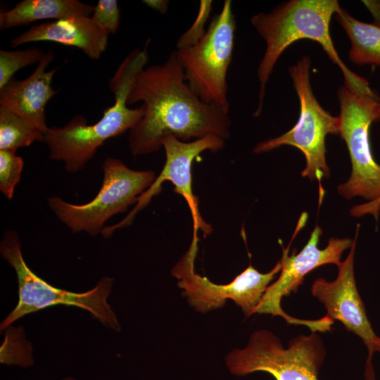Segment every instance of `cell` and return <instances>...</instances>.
Wrapping results in <instances>:
<instances>
[{"label":"cell","mask_w":380,"mask_h":380,"mask_svg":"<svg viewBox=\"0 0 380 380\" xmlns=\"http://www.w3.org/2000/svg\"><path fill=\"white\" fill-rule=\"evenodd\" d=\"M137 102H142L144 115L129 131L134 156L158 151L168 136L183 141L208 135L227 140L230 136L229 114L193 93L175 51L164 63L144 68L137 75L127 103Z\"/></svg>","instance_id":"1"},{"label":"cell","mask_w":380,"mask_h":380,"mask_svg":"<svg viewBox=\"0 0 380 380\" xmlns=\"http://www.w3.org/2000/svg\"><path fill=\"white\" fill-rule=\"evenodd\" d=\"M340 8L336 0H291L269 13H259L251 17L252 25L266 44L257 69L260 91L255 115L262 110L266 84L279 58L291 44L302 39H311L322 46L341 69L345 87L358 91L370 89L367 80L351 71L343 62L331 39L330 21Z\"/></svg>","instance_id":"2"},{"label":"cell","mask_w":380,"mask_h":380,"mask_svg":"<svg viewBox=\"0 0 380 380\" xmlns=\"http://www.w3.org/2000/svg\"><path fill=\"white\" fill-rule=\"evenodd\" d=\"M146 46L134 49L122 61L109 82L114 103L103 111L101 118L89 125L82 115H75L62 127H50L42 142L49 157L62 161L69 173L83 170L106 141L130 130L141 120L144 108H129L127 101L137 75L148 61Z\"/></svg>","instance_id":"3"},{"label":"cell","mask_w":380,"mask_h":380,"mask_svg":"<svg viewBox=\"0 0 380 380\" xmlns=\"http://www.w3.org/2000/svg\"><path fill=\"white\" fill-rule=\"evenodd\" d=\"M340 114V136L345 141L352 165L349 179L337 187L346 199L360 196L367 201L350 210L353 216L380 213V165L373 156L369 129L376 122L380 98L371 89L353 91L341 87L337 92Z\"/></svg>","instance_id":"4"},{"label":"cell","mask_w":380,"mask_h":380,"mask_svg":"<svg viewBox=\"0 0 380 380\" xmlns=\"http://www.w3.org/2000/svg\"><path fill=\"white\" fill-rule=\"evenodd\" d=\"M0 252L2 258L14 269L18 285V302L1 323V331L27 315L56 305L80 308L105 327L116 331L120 330L117 317L107 302L113 279L103 277L93 289L83 293L56 288L39 277L27 265L22 254L19 235L13 230L4 233Z\"/></svg>","instance_id":"5"},{"label":"cell","mask_w":380,"mask_h":380,"mask_svg":"<svg viewBox=\"0 0 380 380\" xmlns=\"http://www.w3.org/2000/svg\"><path fill=\"white\" fill-rule=\"evenodd\" d=\"M310 68V57L305 56L289 69L300 101V115L296 124L281 136L258 143L253 151L261 153L284 145L299 149L306 161L301 175L318 182L320 203L324 194L322 179L329 178L330 174L326 159L325 139L328 134L340 135V121L338 117L325 110L314 96Z\"/></svg>","instance_id":"6"},{"label":"cell","mask_w":380,"mask_h":380,"mask_svg":"<svg viewBox=\"0 0 380 380\" xmlns=\"http://www.w3.org/2000/svg\"><path fill=\"white\" fill-rule=\"evenodd\" d=\"M103 182L96 196L78 205L54 196L47 203L56 217L73 233L91 236L101 234L105 223L113 215L125 213L154 182L153 170H134L120 159L108 157L102 165Z\"/></svg>","instance_id":"7"},{"label":"cell","mask_w":380,"mask_h":380,"mask_svg":"<svg viewBox=\"0 0 380 380\" xmlns=\"http://www.w3.org/2000/svg\"><path fill=\"white\" fill-rule=\"evenodd\" d=\"M236 27L232 1L225 0L204 37L191 47L175 51L193 93L227 114L230 102L227 75L234 49Z\"/></svg>","instance_id":"8"},{"label":"cell","mask_w":380,"mask_h":380,"mask_svg":"<svg viewBox=\"0 0 380 380\" xmlns=\"http://www.w3.org/2000/svg\"><path fill=\"white\" fill-rule=\"evenodd\" d=\"M324 357L322 340L314 332L293 338L286 348L271 331L262 329L251 335L244 348L231 351L225 363L236 376L263 372L276 380H318Z\"/></svg>","instance_id":"9"},{"label":"cell","mask_w":380,"mask_h":380,"mask_svg":"<svg viewBox=\"0 0 380 380\" xmlns=\"http://www.w3.org/2000/svg\"><path fill=\"white\" fill-rule=\"evenodd\" d=\"M198 241L197 233H193L188 251L172 270L189 303L196 310L205 313L222 308L227 299H231L246 316L253 315L269 284L281 271L280 260L267 273H260L249 265L229 284H215L195 272Z\"/></svg>","instance_id":"10"},{"label":"cell","mask_w":380,"mask_h":380,"mask_svg":"<svg viewBox=\"0 0 380 380\" xmlns=\"http://www.w3.org/2000/svg\"><path fill=\"white\" fill-rule=\"evenodd\" d=\"M322 234L321 227L317 224L310 234V236L303 248L298 253L289 255L290 244L286 248H283L280 259L281 269L278 279L268 286L260 303L253 314H271L283 317L288 323L307 326L312 332L317 331H329L332 321L327 316L320 319L303 320L287 315L281 307V298L296 292L303 284L305 277L315 268L327 264L338 266L343 251L350 248L353 240L348 238H331L327 246L318 248L319 238Z\"/></svg>","instance_id":"11"},{"label":"cell","mask_w":380,"mask_h":380,"mask_svg":"<svg viewBox=\"0 0 380 380\" xmlns=\"http://www.w3.org/2000/svg\"><path fill=\"white\" fill-rule=\"evenodd\" d=\"M225 141L215 135H208L191 141H183L172 136L165 137L162 147L165 149L166 159L160 175L139 197L137 204L125 218L115 224L104 227L101 232L103 236L110 238L115 230L131 224L136 215L162 191V184L165 181L171 182L175 186V192L186 201L192 216L193 233H197V230L201 229L205 236L209 235L212 232V227L201 217L198 198L192 192L191 165L202 152H217L222 149Z\"/></svg>","instance_id":"12"},{"label":"cell","mask_w":380,"mask_h":380,"mask_svg":"<svg viewBox=\"0 0 380 380\" xmlns=\"http://www.w3.org/2000/svg\"><path fill=\"white\" fill-rule=\"evenodd\" d=\"M359 230L358 224L350 252L338 266L336 279L328 281L323 278L317 279L312 285L311 292L324 305L327 316L333 320H338L348 331L359 336L367 347L368 356H372V348L379 336L375 334L367 316L354 273V257Z\"/></svg>","instance_id":"13"},{"label":"cell","mask_w":380,"mask_h":380,"mask_svg":"<svg viewBox=\"0 0 380 380\" xmlns=\"http://www.w3.org/2000/svg\"><path fill=\"white\" fill-rule=\"evenodd\" d=\"M53 58V51L49 50L28 77L23 80L13 77L0 89V109L16 114L44 134L49 127L46 124L45 108L56 94L51 86L56 70H46Z\"/></svg>","instance_id":"14"},{"label":"cell","mask_w":380,"mask_h":380,"mask_svg":"<svg viewBox=\"0 0 380 380\" xmlns=\"http://www.w3.org/2000/svg\"><path fill=\"white\" fill-rule=\"evenodd\" d=\"M108 36L91 17L76 15L33 25L13 38L11 45L15 48L30 42H51L77 48L98 60L107 48Z\"/></svg>","instance_id":"15"},{"label":"cell","mask_w":380,"mask_h":380,"mask_svg":"<svg viewBox=\"0 0 380 380\" xmlns=\"http://www.w3.org/2000/svg\"><path fill=\"white\" fill-rule=\"evenodd\" d=\"M94 6L77 0H23L0 13V27L23 26L41 20H59L76 15L91 17Z\"/></svg>","instance_id":"16"},{"label":"cell","mask_w":380,"mask_h":380,"mask_svg":"<svg viewBox=\"0 0 380 380\" xmlns=\"http://www.w3.org/2000/svg\"><path fill=\"white\" fill-rule=\"evenodd\" d=\"M335 18L350 41L349 59L359 65L380 66V23L360 21L341 7Z\"/></svg>","instance_id":"17"},{"label":"cell","mask_w":380,"mask_h":380,"mask_svg":"<svg viewBox=\"0 0 380 380\" xmlns=\"http://www.w3.org/2000/svg\"><path fill=\"white\" fill-rule=\"evenodd\" d=\"M44 134L35 126L4 109H0V150L16 152L20 147L42 141Z\"/></svg>","instance_id":"18"},{"label":"cell","mask_w":380,"mask_h":380,"mask_svg":"<svg viewBox=\"0 0 380 380\" xmlns=\"http://www.w3.org/2000/svg\"><path fill=\"white\" fill-rule=\"evenodd\" d=\"M45 52L39 47L25 50H0V89H2L19 70L39 63Z\"/></svg>","instance_id":"19"},{"label":"cell","mask_w":380,"mask_h":380,"mask_svg":"<svg viewBox=\"0 0 380 380\" xmlns=\"http://www.w3.org/2000/svg\"><path fill=\"white\" fill-rule=\"evenodd\" d=\"M23 165V158L15 151L0 150V191L8 200L20 182Z\"/></svg>","instance_id":"20"},{"label":"cell","mask_w":380,"mask_h":380,"mask_svg":"<svg viewBox=\"0 0 380 380\" xmlns=\"http://www.w3.org/2000/svg\"><path fill=\"white\" fill-rule=\"evenodd\" d=\"M213 9V1L201 0L197 16L191 25L178 39L176 43L177 50L184 49L196 44L205 34L206 23Z\"/></svg>","instance_id":"21"},{"label":"cell","mask_w":380,"mask_h":380,"mask_svg":"<svg viewBox=\"0 0 380 380\" xmlns=\"http://www.w3.org/2000/svg\"><path fill=\"white\" fill-rule=\"evenodd\" d=\"M91 18L108 34H115L120 23V11L116 0H99Z\"/></svg>","instance_id":"22"},{"label":"cell","mask_w":380,"mask_h":380,"mask_svg":"<svg viewBox=\"0 0 380 380\" xmlns=\"http://www.w3.org/2000/svg\"><path fill=\"white\" fill-rule=\"evenodd\" d=\"M142 2L148 7L156 10L161 14H165L168 9L169 1L166 0H144Z\"/></svg>","instance_id":"23"},{"label":"cell","mask_w":380,"mask_h":380,"mask_svg":"<svg viewBox=\"0 0 380 380\" xmlns=\"http://www.w3.org/2000/svg\"><path fill=\"white\" fill-rule=\"evenodd\" d=\"M363 2L374 15L375 19L377 20L375 23H380V3L379 1L374 2L367 1H363Z\"/></svg>","instance_id":"24"},{"label":"cell","mask_w":380,"mask_h":380,"mask_svg":"<svg viewBox=\"0 0 380 380\" xmlns=\"http://www.w3.org/2000/svg\"><path fill=\"white\" fill-rule=\"evenodd\" d=\"M373 353L375 352L380 353V337H378L376 341H375L373 348H372Z\"/></svg>","instance_id":"25"},{"label":"cell","mask_w":380,"mask_h":380,"mask_svg":"<svg viewBox=\"0 0 380 380\" xmlns=\"http://www.w3.org/2000/svg\"><path fill=\"white\" fill-rule=\"evenodd\" d=\"M377 121H380V101L379 103V114H378Z\"/></svg>","instance_id":"26"},{"label":"cell","mask_w":380,"mask_h":380,"mask_svg":"<svg viewBox=\"0 0 380 380\" xmlns=\"http://www.w3.org/2000/svg\"><path fill=\"white\" fill-rule=\"evenodd\" d=\"M62 380H75V379L72 378V377H67V378H65Z\"/></svg>","instance_id":"27"}]
</instances>
